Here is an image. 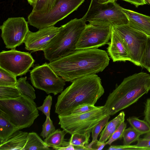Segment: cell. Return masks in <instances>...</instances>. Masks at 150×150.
I'll use <instances>...</instances> for the list:
<instances>
[{
    "label": "cell",
    "instance_id": "6da1fadb",
    "mask_svg": "<svg viewBox=\"0 0 150 150\" xmlns=\"http://www.w3.org/2000/svg\"><path fill=\"white\" fill-rule=\"evenodd\" d=\"M110 58L105 50L98 48L76 50L69 55L50 62L49 64L66 81L102 72Z\"/></svg>",
    "mask_w": 150,
    "mask_h": 150
},
{
    "label": "cell",
    "instance_id": "7a4b0ae2",
    "mask_svg": "<svg viewBox=\"0 0 150 150\" xmlns=\"http://www.w3.org/2000/svg\"><path fill=\"white\" fill-rule=\"evenodd\" d=\"M61 93L55 105L58 115L70 114L77 106L94 105L105 92L101 79L96 74L76 79Z\"/></svg>",
    "mask_w": 150,
    "mask_h": 150
},
{
    "label": "cell",
    "instance_id": "3957f363",
    "mask_svg": "<svg viewBox=\"0 0 150 150\" xmlns=\"http://www.w3.org/2000/svg\"><path fill=\"white\" fill-rule=\"evenodd\" d=\"M150 90V74L143 72L124 79L110 93L104 105L112 115L136 102Z\"/></svg>",
    "mask_w": 150,
    "mask_h": 150
},
{
    "label": "cell",
    "instance_id": "277c9868",
    "mask_svg": "<svg viewBox=\"0 0 150 150\" xmlns=\"http://www.w3.org/2000/svg\"><path fill=\"white\" fill-rule=\"evenodd\" d=\"M82 18L71 20L59 27V32L44 49L45 59L50 62L76 50V45L87 24Z\"/></svg>",
    "mask_w": 150,
    "mask_h": 150
},
{
    "label": "cell",
    "instance_id": "5b68a950",
    "mask_svg": "<svg viewBox=\"0 0 150 150\" xmlns=\"http://www.w3.org/2000/svg\"><path fill=\"white\" fill-rule=\"evenodd\" d=\"M34 100L21 94L16 98L0 99V111L19 130L32 125L39 115Z\"/></svg>",
    "mask_w": 150,
    "mask_h": 150
},
{
    "label": "cell",
    "instance_id": "8992f818",
    "mask_svg": "<svg viewBox=\"0 0 150 150\" xmlns=\"http://www.w3.org/2000/svg\"><path fill=\"white\" fill-rule=\"evenodd\" d=\"M122 8L115 1L101 4L98 0H91L82 18L86 22L96 26L113 27L128 24V19Z\"/></svg>",
    "mask_w": 150,
    "mask_h": 150
},
{
    "label": "cell",
    "instance_id": "52a82bcc",
    "mask_svg": "<svg viewBox=\"0 0 150 150\" xmlns=\"http://www.w3.org/2000/svg\"><path fill=\"white\" fill-rule=\"evenodd\" d=\"M108 115L104 105L99 106L84 113L58 115V124L63 130L71 134L91 133L92 128Z\"/></svg>",
    "mask_w": 150,
    "mask_h": 150
},
{
    "label": "cell",
    "instance_id": "ba28073f",
    "mask_svg": "<svg viewBox=\"0 0 150 150\" xmlns=\"http://www.w3.org/2000/svg\"><path fill=\"white\" fill-rule=\"evenodd\" d=\"M84 1L57 0L54 7L47 13L38 14L31 12L28 17V22L38 29L54 26L76 10Z\"/></svg>",
    "mask_w": 150,
    "mask_h": 150
},
{
    "label": "cell",
    "instance_id": "9c48e42d",
    "mask_svg": "<svg viewBox=\"0 0 150 150\" xmlns=\"http://www.w3.org/2000/svg\"><path fill=\"white\" fill-rule=\"evenodd\" d=\"M30 76L33 86L47 94L56 95L61 93L65 85L66 81L57 75L46 63L35 67L30 71Z\"/></svg>",
    "mask_w": 150,
    "mask_h": 150
},
{
    "label": "cell",
    "instance_id": "30bf717a",
    "mask_svg": "<svg viewBox=\"0 0 150 150\" xmlns=\"http://www.w3.org/2000/svg\"><path fill=\"white\" fill-rule=\"evenodd\" d=\"M113 29L121 38L130 54L131 62L140 66L148 36L128 24L114 26Z\"/></svg>",
    "mask_w": 150,
    "mask_h": 150
},
{
    "label": "cell",
    "instance_id": "8fae6325",
    "mask_svg": "<svg viewBox=\"0 0 150 150\" xmlns=\"http://www.w3.org/2000/svg\"><path fill=\"white\" fill-rule=\"evenodd\" d=\"M34 62L30 53L15 49L3 50L0 53V67L16 76L25 75Z\"/></svg>",
    "mask_w": 150,
    "mask_h": 150
},
{
    "label": "cell",
    "instance_id": "7c38bea8",
    "mask_svg": "<svg viewBox=\"0 0 150 150\" xmlns=\"http://www.w3.org/2000/svg\"><path fill=\"white\" fill-rule=\"evenodd\" d=\"M0 28L6 47L11 49H15L23 42L29 30L28 22L21 17L8 18Z\"/></svg>",
    "mask_w": 150,
    "mask_h": 150
},
{
    "label": "cell",
    "instance_id": "4fadbf2b",
    "mask_svg": "<svg viewBox=\"0 0 150 150\" xmlns=\"http://www.w3.org/2000/svg\"><path fill=\"white\" fill-rule=\"evenodd\" d=\"M112 26L87 24L76 45V50L98 48L109 43Z\"/></svg>",
    "mask_w": 150,
    "mask_h": 150
},
{
    "label": "cell",
    "instance_id": "5bb4252c",
    "mask_svg": "<svg viewBox=\"0 0 150 150\" xmlns=\"http://www.w3.org/2000/svg\"><path fill=\"white\" fill-rule=\"evenodd\" d=\"M59 27L54 26L46 27L35 32L30 30L23 42L25 48L29 51H43L59 32Z\"/></svg>",
    "mask_w": 150,
    "mask_h": 150
},
{
    "label": "cell",
    "instance_id": "9a60e30c",
    "mask_svg": "<svg viewBox=\"0 0 150 150\" xmlns=\"http://www.w3.org/2000/svg\"><path fill=\"white\" fill-rule=\"evenodd\" d=\"M110 40L107 50L112 61L131 62L130 54L125 45L112 27Z\"/></svg>",
    "mask_w": 150,
    "mask_h": 150
},
{
    "label": "cell",
    "instance_id": "2e32d148",
    "mask_svg": "<svg viewBox=\"0 0 150 150\" xmlns=\"http://www.w3.org/2000/svg\"><path fill=\"white\" fill-rule=\"evenodd\" d=\"M131 27L150 36V16L122 8Z\"/></svg>",
    "mask_w": 150,
    "mask_h": 150
},
{
    "label": "cell",
    "instance_id": "e0dca14e",
    "mask_svg": "<svg viewBox=\"0 0 150 150\" xmlns=\"http://www.w3.org/2000/svg\"><path fill=\"white\" fill-rule=\"evenodd\" d=\"M28 134L27 132L17 130L0 143V150H23Z\"/></svg>",
    "mask_w": 150,
    "mask_h": 150
},
{
    "label": "cell",
    "instance_id": "ac0fdd59",
    "mask_svg": "<svg viewBox=\"0 0 150 150\" xmlns=\"http://www.w3.org/2000/svg\"><path fill=\"white\" fill-rule=\"evenodd\" d=\"M125 116L124 112L122 111L117 116L108 122L101 133L99 141L103 142H106L117 129L121 122L125 121Z\"/></svg>",
    "mask_w": 150,
    "mask_h": 150
},
{
    "label": "cell",
    "instance_id": "d6986e66",
    "mask_svg": "<svg viewBox=\"0 0 150 150\" xmlns=\"http://www.w3.org/2000/svg\"><path fill=\"white\" fill-rule=\"evenodd\" d=\"M67 132L64 130L57 129L50 134L44 139V141L49 146L56 150L61 147L66 146L69 144V142L66 141L64 139Z\"/></svg>",
    "mask_w": 150,
    "mask_h": 150
},
{
    "label": "cell",
    "instance_id": "ffe728a7",
    "mask_svg": "<svg viewBox=\"0 0 150 150\" xmlns=\"http://www.w3.org/2000/svg\"><path fill=\"white\" fill-rule=\"evenodd\" d=\"M18 130L19 128L0 111V143Z\"/></svg>",
    "mask_w": 150,
    "mask_h": 150
},
{
    "label": "cell",
    "instance_id": "44dd1931",
    "mask_svg": "<svg viewBox=\"0 0 150 150\" xmlns=\"http://www.w3.org/2000/svg\"><path fill=\"white\" fill-rule=\"evenodd\" d=\"M49 147L36 132L28 133L27 141L23 150H49Z\"/></svg>",
    "mask_w": 150,
    "mask_h": 150
},
{
    "label": "cell",
    "instance_id": "7402d4cb",
    "mask_svg": "<svg viewBox=\"0 0 150 150\" xmlns=\"http://www.w3.org/2000/svg\"><path fill=\"white\" fill-rule=\"evenodd\" d=\"M57 0H35L32 12L44 14L50 11L54 6Z\"/></svg>",
    "mask_w": 150,
    "mask_h": 150
},
{
    "label": "cell",
    "instance_id": "603a6c76",
    "mask_svg": "<svg viewBox=\"0 0 150 150\" xmlns=\"http://www.w3.org/2000/svg\"><path fill=\"white\" fill-rule=\"evenodd\" d=\"M127 121L131 127L140 135L150 132V125L145 120H142L135 117H129Z\"/></svg>",
    "mask_w": 150,
    "mask_h": 150
},
{
    "label": "cell",
    "instance_id": "cb8c5ba5",
    "mask_svg": "<svg viewBox=\"0 0 150 150\" xmlns=\"http://www.w3.org/2000/svg\"><path fill=\"white\" fill-rule=\"evenodd\" d=\"M27 77H21L17 80L16 87L21 94L27 96L32 99L36 98L35 91L33 87L26 81Z\"/></svg>",
    "mask_w": 150,
    "mask_h": 150
},
{
    "label": "cell",
    "instance_id": "d4e9b609",
    "mask_svg": "<svg viewBox=\"0 0 150 150\" xmlns=\"http://www.w3.org/2000/svg\"><path fill=\"white\" fill-rule=\"evenodd\" d=\"M21 94L16 86H0V99L16 98Z\"/></svg>",
    "mask_w": 150,
    "mask_h": 150
},
{
    "label": "cell",
    "instance_id": "484cf974",
    "mask_svg": "<svg viewBox=\"0 0 150 150\" xmlns=\"http://www.w3.org/2000/svg\"><path fill=\"white\" fill-rule=\"evenodd\" d=\"M90 133H74L71 134L69 144L75 146H86L89 141Z\"/></svg>",
    "mask_w": 150,
    "mask_h": 150
},
{
    "label": "cell",
    "instance_id": "4316f807",
    "mask_svg": "<svg viewBox=\"0 0 150 150\" xmlns=\"http://www.w3.org/2000/svg\"><path fill=\"white\" fill-rule=\"evenodd\" d=\"M16 77L0 67V86H15L17 81Z\"/></svg>",
    "mask_w": 150,
    "mask_h": 150
},
{
    "label": "cell",
    "instance_id": "83f0119b",
    "mask_svg": "<svg viewBox=\"0 0 150 150\" xmlns=\"http://www.w3.org/2000/svg\"><path fill=\"white\" fill-rule=\"evenodd\" d=\"M140 135L132 127L125 129L122 135L123 145H129L132 143L137 141Z\"/></svg>",
    "mask_w": 150,
    "mask_h": 150
},
{
    "label": "cell",
    "instance_id": "f1b7e54d",
    "mask_svg": "<svg viewBox=\"0 0 150 150\" xmlns=\"http://www.w3.org/2000/svg\"><path fill=\"white\" fill-rule=\"evenodd\" d=\"M140 66L147 69L150 66V36H148L146 47L140 61Z\"/></svg>",
    "mask_w": 150,
    "mask_h": 150
},
{
    "label": "cell",
    "instance_id": "f546056e",
    "mask_svg": "<svg viewBox=\"0 0 150 150\" xmlns=\"http://www.w3.org/2000/svg\"><path fill=\"white\" fill-rule=\"evenodd\" d=\"M110 116L109 115H107L92 128L91 130L92 142L98 140V135L103 128L107 124L110 118Z\"/></svg>",
    "mask_w": 150,
    "mask_h": 150
},
{
    "label": "cell",
    "instance_id": "4dcf8cb0",
    "mask_svg": "<svg viewBox=\"0 0 150 150\" xmlns=\"http://www.w3.org/2000/svg\"><path fill=\"white\" fill-rule=\"evenodd\" d=\"M42 130L40 135L43 138H46L50 134L54 132L55 128L50 117H47L45 122L42 125Z\"/></svg>",
    "mask_w": 150,
    "mask_h": 150
},
{
    "label": "cell",
    "instance_id": "1f68e13d",
    "mask_svg": "<svg viewBox=\"0 0 150 150\" xmlns=\"http://www.w3.org/2000/svg\"><path fill=\"white\" fill-rule=\"evenodd\" d=\"M126 127V123L124 121L122 122L110 139L105 142L106 145H111L113 142L118 139L122 138L123 132Z\"/></svg>",
    "mask_w": 150,
    "mask_h": 150
},
{
    "label": "cell",
    "instance_id": "d6a6232c",
    "mask_svg": "<svg viewBox=\"0 0 150 150\" xmlns=\"http://www.w3.org/2000/svg\"><path fill=\"white\" fill-rule=\"evenodd\" d=\"M52 96L50 95L46 96L42 105L37 107L38 110L42 111L46 116L50 117V111L52 103Z\"/></svg>",
    "mask_w": 150,
    "mask_h": 150
},
{
    "label": "cell",
    "instance_id": "836d02e7",
    "mask_svg": "<svg viewBox=\"0 0 150 150\" xmlns=\"http://www.w3.org/2000/svg\"><path fill=\"white\" fill-rule=\"evenodd\" d=\"M99 106L89 104H83L77 106L71 112L70 114H76L84 113L98 108Z\"/></svg>",
    "mask_w": 150,
    "mask_h": 150
},
{
    "label": "cell",
    "instance_id": "e575fe53",
    "mask_svg": "<svg viewBox=\"0 0 150 150\" xmlns=\"http://www.w3.org/2000/svg\"><path fill=\"white\" fill-rule=\"evenodd\" d=\"M106 145L105 142H101L98 140L94 142H91L86 146L90 150H100L102 149Z\"/></svg>",
    "mask_w": 150,
    "mask_h": 150
},
{
    "label": "cell",
    "instance_id": "d590c367",
    "mask_svg": "<svg viewBox=\"0 0 150 150\" xmlns=\"http://www.w3.org/2000/svg\"><path fill=\"white\" fill-rule=\"evenodd\" d=\"M144 118L150 125V98L147 99L144 111Z\"/></svg>",
    "mask_w": 150,
    "mask_h": 150
},
{
    "label": "cell",
    "instance_id": "8d00e7d4",
    "mask_svg": "<svg viewBox=\"0 0 150 150\" xmlns=\"http://www.w3.org/2000/svg\"><path fill=\"white\" fill-rule=\"evenodd\" d=\"M135 145L137 146L150 148V139L139 138Z\"/></svg>",
    "mask_w": 150,
    "mask_h": 150
},
{
    "label": "cell",
    "instance_id": "74e56055",
    "mask_svg": "<svg viewBox=\"0 0 150 150\" xmlns=\"http://www.w3.org/2000/svg\"><path fill=\"white\" fill-rule=\"evenodd\" d=\"M129 2L137 7L139 6L143 5L148 3L147 0H122Z\"/></svg>",
    "mask_w": 150,
    "mask_h": 150
},
{
    "label": "cell",
    "instance_id": "f35d334b",
    "mask_svg": "<svg viewBox=\"0 0 150 150\" xmlns=\"http://www.w3.org/2000/svg\"><path fill=\"white\" fill-rule=\"evenodd\" d=\"M57 150H75L73 145L70 144L65 147H63L59 148Z\"/></svg>",
    "mask_w": 150,
    "mask_h": 150
},
{
    "label": "cell",
    "instance_id": "ab89813d",
    "mask_svg": "<svg viewBox=\"0 0 150 150\" xmlns=\"http://www.w3.org/2000/svg\"><path fill=\"white\" fill-rule=\"evenodd\" d=\"M75 150H88L90 149L87 148L86 146H74Z\"/></svg>",
    "mask_w": 150,
    "mask_h": 150
},
{
    "label": "cell",
    "instance_id": "60d3db41",
    "mask_svg": "<svg viewBox=\"0 0 150 150\" xmlns=\"http://www.w3.org/2000/svg\"><path fill=\"white\" fill-rule=\"evenodd\" d=\"M117 0H98V2L101 4H105L110 2H114Z\"/></svg>",
    "mask_w": 150,
    "mask_h": 150
},
{
    "label": "cell",
    "instance_id": "b9f144b4",
    "mask_svg": "<svg viewBox=\"0 0 150 150\" xmlns=\"http://www.w3.org/2000/svg\"><path fill=\"white\" fill-rule=\"evenodd\" d=\"M143 139H150V132L147 134L144 137Z\"/></svg>",
    "mask_w": 150,
    "mask_h": 150
},
{
    "label": "cell",
    "instance_id": "7bdbcfd3",
    "mask_svg": "<svg viewBox=\"0 0 150 150\" xmlns=\"http://www.w3.org/2000/svg\"><path fill=\"white\" fill-rule=\"evenodd\" d=\"M29 4L32 6L34 4L35 0H27Z\"/></svg>",
    "mask_w": 150,
    "mask_h": 150
},
{
    "label": "cell",
    "instance_id": "ee69618b",
    "mask_svg": "<svg viewBox=\"0 0 150 150\" xmlns=\"http://www.w3.org/2000/svg\"><path fill=\"white\" fill-rule=\"evenodd\" d=\"M147 70L149 71V72H150V66Z\"/></svg>",
    "mask_w": 150,
    "mask_h": 150
},
{
    "label": "cell",
    "instance_id": "f6af8a7d",
    "mask_svg": "<svg viewBox=\"0 0 150 150\" xmlns=\"http://www.w3.org/2000/svg\"><path fill=\"white\" fill-rule=\"evenodd\" d=\"M147 2H148L150 4V0H148Z\"/></svg>",
    "mask_w": 150,
    "mask_h": 150
}]
</instances>
